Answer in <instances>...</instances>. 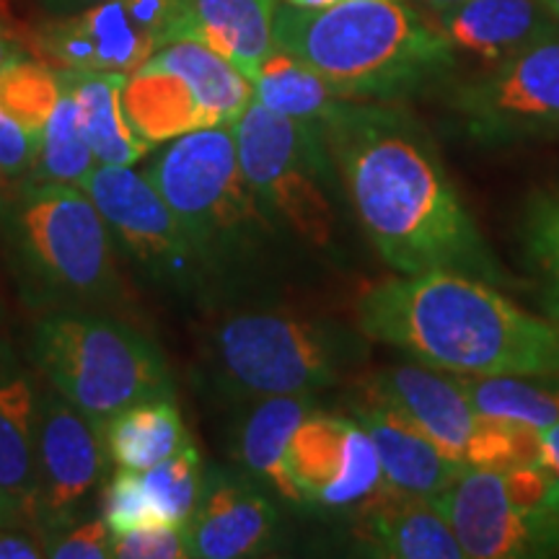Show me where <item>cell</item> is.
Returning <instances> with one entry per match:
<instances>
[{"instance_id": "6da1fadb", "label": "cell", "mask_w": 559, "mask_h": 559, "mask_svg": "<svg viewBox=\"0 0 559 559\" xmlns=\"http://www.w3.org/2000/svg\"><path fill=\"white\" fill-rule=\"evenodd\" d=\"M321 130L355 221L396 275L453 270L508 283L415 115L386 102L345 99Z\"/></svg>"}, {"instance_id": "7a4b0ae2", "label": "cell", "mask_w": 559, "mask_h": 559, "mask_svg": "<svg viewBox=\"0 0 559 559\" xmlns=\"http://www.w3.org/2000/svg\"><path fill=\"white\" fill-rule=\"evenodd\" d=\"M370 342L459 376L559 373V324L521 309L495 283L453 270L396 275L355 306Z\"/></svg>"}, {"instance_id": "3957f363", "label": "cell", "mask_w": 559, "mask_h": 559, "mask_svg": "<svg viewBox=\"0 0 559 559\" xmlns=\"http://www.w3.org/2000/svg\"><path fill=\"white\" fill-rule=\"evenodd\" d=\"M272 41L353 102L394 104L456 68L451 45L412 0H342L317 11L277 5Z\"/></svg>"}, {"instance_id": "277c9868", "label": "cell", "mask_w": 559, "mask_h": 559, "mask_svg": "<svg viewBox=\"0 0 559 559\" xmlns=\"http://www.w3.org/2000/svg\"><path fill=\"white\" fill-rule=\"evenodd\" d=\"M0 249L34 311L104 309L120 298L115 236L81 187L0 185Z\"/></svg>"}, {"instance_id": "5b68a950", "label": "cell", "mask_w": 559, "mask_h": 559, "mask_svg": "<svg viewBox=\"0 0 559 559\" xmlns=\"http://www.w3.org/2000/svg\"><path fill=\"white\" fill-rule=\"evenodd\" d=\"M143 174L177 215L205 283L247 277L283 239L243 177L230 128L169 140Z\"/></svg>"}, {"instance_id": "8992f818", "label": "cell", "mask_w": 559, "mask_h": 559, "mask_svg": "<svg viewBox=\"0 0 559 559\" xmlns=\"http://www.w3.org/2000/svg\"><path fill=\"white\" fill-rule=\"evenodd\" d=\"M29 358L41 379L102 430L132 404L174 396L156 342L104 309L45 311L32 330Z\"/></svg>"}, {"instance_id": "52a82bcc", "label": "cell", "mask_w": 559, "mask_h": 559, "mask_svg": "<svg viewBox=\"0 0 559 559\" xmlns=\"http://www.w3.org/2000/svg\"><path fill=\"white\" fill-rule=\"evenodd\" d=\"M368 360V337L332 319L296 311H241L210 340L215 379L239 400L317 394Z\"/></svg>"}, {"instance_id": "ba28073f", "label": "cell", "mask_w": 559, "mask_h": 559, "mask_svg": "<svg viewBox=\"0 0 559 559\" xmlns=\"http://www.w3.org/2000/svg\"><path fill=\"white\" fill-rule=\"evenodd\" d=\"M230 132L243 177L280 234L330 249L337 239L334 164L321 124L290 120L251 99Z\"/></svg>"}, {"instance_id": "9c48e42d", "label": "cell", "mask_w": 559, "mask_h": 559, "mask_svg": "<svg viewBox=\"0 0 559 559\" xmlns=\"http://www.w3.org/2000/svg\"><path fill=\"white\" fill-rule=\"evenodd\" d=\"M254 99V83L234 62L194 39H177L124 75L122 109L151 145L198 130L230 128Z\"/></svg>"}, {"instance_id": "30bf717a", "label": "cell", "mask_w": 559, "mask_h": 559, "mask_svg": "<svg viewBox=\"0 0 559 559\" xmlns=\"http://www.w3.org/2000/svg\"><path fill=\"white\" fill-rule=\"evenodd\" d=\"M449 107L479 145L559 138V32L456 83Z\"/></svg>"}, {"instance_id": "8fae6325", "label": "cell", "mask_w": 559, "mask_h": 559, "mask_svg": "<svg viewBox=\"0 0 559 559\" xmlns=\"http://www.w3.org/2000/svg\"><path fill=\"white\" fill-rule=\"evenodd\" d=\"M288 474L300 508L334 519H358L389 492L366 428L353 415L319 407L293 432Z\"/></svg>"}, {"instance_id": "7c38bea8", "label": "cell", "mask_w": 559, "mask_h": 559, "mask_svg": "<svg viewBox=\"0 0 559 559\" xmlns=\"http://www.w3.org/2000/svg\"><path fill=\"white\" fill-rule=\"evenodd\" d=\"M81 190L99 207L117 249L153 283L177 293H190L205 283L177 215L143 171L99 164L83 179Z\"/></svg>"}, {"instance_id": "4fadbf2b", "label": "cell", "mask_w": 559, "mask_h": 559, "mask_svg": "<svg viewBox=\"0 0 559 559\" xmlns=\"http://www.w3.org/2000/svg\"><path fill=\"white\" fill-rule=\"evenodd\" d=\"M179 0H102L58 16L37 47L55 68L130 75L171 41Z\"/></svg>"}, {"instance_id": "5bb4252c", "label": "cell", "mask_w": 559, "mask_h": 559, "mask_svg": "<svg viewBox=\"0 0 559 559\" xmlns=\"http://www.w3.org/2000/svg\"><path fill=\"white\" fill-rule=\"evenodd\" d=\"M41 536L70 526L107 474L109 451L104 430L66 400L50 383H41L34 423Z\"/></svg>"}, {"instance_id": "9a60e30c", "label": "cell", "mask_w": 559, "mask_h": 559, "mask_svg": "<svg viewBox=\"0 0 559 559\" xmlns=\"http://www.w3.org/2000/svg\"><path fill=\"white\" fill-rule=\"evenodd\" d=\"M469 559L559 555V519L528 513L508 498L502 474L466 466L436 498Z\"/></svg>"}, {"instance_id": "2e32d148", "label": "cell", "mask_w": 559, "mask_h": 559, "mask_svg": "<svg viewBox=\"0 0 559 559\" xmlns=\"http://www.w3.org/2000/svg\"><path fill=\"white\" fill-rule=\"evenodd\" d=\"M362 386L404 412L445 456L469 466L485 415L474 409L459 373L407 360L376 370Z\"/></svg>"}, {"instance_id": "e0dca14e", "label": "cell", "mask_w": 559, "mask_h": 559, "mask_svg": "<svg viewBox=\"0 0 559 559\" xmlns=\"http://www.w3.org/2000/svg\"><path fill=\"white\" fill-rule=\"evenodd\" d=\"M280 515L270 492L221 466H205L200 502L187 523V542L198 559L264 555L275 542Z\"/></svg>"}, {"instance_id": "ac0fdd59", "label": "cell", "mask_w": 559, "mask_h": 559, "mask_svg": "<svg viewBox=\"0 0 559 559\" xmlns=\"http://www.w3.org/2000/svg\"><path fill=\"white\" fill-rule=\"evenodd\" d=\"M39 383L0 340V523L24 526L41 536L34 423ZM45 542V536H41Z\"/></svg>"}, {"instance_id": "d6986e66", "label": "cell", "mask_w": 559, "mask_h": 559, "mask_svg": "<svg viewBox=\"0 0 559 559\" xmlns=\"http://www.w3.org/2000/svg\"><path fill=\"white\" fill-rule=\"evenodd\" d=\"M349 415L373 440L389 492L436 500L461 469H466L445 456L404 412L366 386H360V394L349 402Z\"/></svg>"}, {"instance_id": "ffe728a7", "label": "cell", "mask_w": 559, "mask_h": 559, "mask_svg": "<svg viewBox=\"0 0 559 559\" xmlns=\"http://www.w3.org/2000/svg\"><path fill=\"white\" fill-rule=\"evenodd\" d=\"M436 16L453 55H466L487 68L559 32V19L544 0H464Z\"/></svg>"}, {"instance_id": "44dd1931", "label": "cell", "mask_w": 559, "mask_h": 559, "mask_svg": "<svg viewBox=\"0 0 559 559\" xmlns=\"http://www.w3.org/2000/svg\"><path fill=\"white\" fill-rule=\"evenodd\" d=\"M60 99V73L29 55L0 68V185L29 179L41 132Z\"/></svg>"}, {"instance_id": "7402d4cb", "label": "cell", "mask_w": 559, "mask_h": 559, "mask_svg": "<svg viewBox=\"0 0 559 559\" xmlns=\"http://www.w3.org/2000/svg\"><path fill=\"white\" fill-rule=\"evenodd\" d=\"M277 0H179L171 41L194 39L254 79L275 41Z\"/></svg>"}, {"instance_id": "603a6c76", "label": "cell", "mask_w": 559, "mask_h": 559, "mask_svg": "<svg viewBox=\"0 0 559 559\" xmlns=\"http://www.w3.org/2000/svg\"><path fill=\"white\" fill-rule=\"evenodd\" d=\"M313 407V394L260 396L249 400L234 430V459L239 461L241 472L296 508H300V500L288 474V445Z\"/></svg>"}, {"instance_id": "cb8c5ba5", "label": "cell", "mask_w": 559, "mask_h": 559, "mask_svg": "<svg viewBox=\"0 0 559 559\" xmlns=\"http://www.w3.org/2000/svg\"><path fill=\"white\" fill-rule=\"evenodd\" d=\"M355 521L370 555L389 559H464L436 500L386 492Z\"/></svg>"}, {"instance_id": "d4e9b609", "label": "cell", "mask_w": 559, "mask_h": 559, "mask_svg": "<svg viewBox=\"0 0 559 559\" xmlns=\"http://www.w3.org/2000/svg\"><path fill=\"white\" fill-rule=\"evenodd\" d=\"M62 86L70 91L79 111V122L91 151L104 166H135L148 158L156 145L132 130L122 109L124 75L81 73L58 68Z\"/></svg>"}, {"instance_id": "484cf974", "label": "cell", "mask_w": 559, "mask_h": 559, "mask_svg": "<svg viewBox=\"0 0 559 559\" xmlns=\"http://www.w3.org/2000/svg\"><path fill=\"white\" fill-rule=\"evenodd\" d=\"M109 459L117 469L145 472L192 445L174 396L138 402L104 425Z\"/></svg>"}, {"instance_id": "4316f807", "label": "cell", "mask_w": 559, "mask_h": 559, "mask_svg": "<svg viewBox=\"0 0 559 559\" xmlns=\"http://www.w3.org/2000/svg\"><path fill=\"white\" fill-rule=\"evenodd\" d=\"M251 83L262 107L298 122L324 124L345 102L317 70L280 47H272Z\"/></svg>"}, {"instance_id": "83f0119b", "label": "cell", "mask_w": 559, "mask_h": 559, "mask_svg": "<svg viewBox=\"0 0 559 559\" xmlns=\"http://www.w3.org/2000/svg\"><path fill=\"white\" fill-rule=\"evenodd\" d=\"M461 383L479 415L534 430L559 423V373L461 376Z\"/></svg>"}, {"instance_id": "f1b7e54d", "label": "cell", "mask_w": 559, "mask_h": 559, "mask_svg": "<svg viewBox=\"0 0 559 559\" xmlns=\"http://www.w3.org/2000/svg\"><path fill=\"white\" fill-rule=\"evenodd\" d=\"M96 166H99V160H96L86 135H83L73 96L60 81V99L45 124V132H41L29 179L81 187L83 179Z\"/></svg>"}, {"instance_id": "f546056e", "label": "cell", "mask_w": 559, "mask_h": 559, "mask_svg": "<svg viewBox=\"0 0 559 559\" xmlns=\"http://www.w3.org/2000/svg\"><path fill=\"white\" fill-rule=\"evenodd\" d=\"M519 239L523 262L539 285L542 306L559 324V190H544L528 200Z\"/></svg>"}, {"instance_id": "4dcf8cb0", "label": "cell", "mask_w": 559, "mask_h": 559, "mask_svg": "<svg viewBox=\"0 0 559 559\" xmlns=\"http://www.w3.org/2000/svg\"><path fill=\"white\" fill-rule=\"evenodd\" d=\"M140 479L160 526H187L200 502L205 464H202L200 451L187 445L177 456L140 472Z\"/></svg>"}, {"instance_id": "1f68e13d", "label": "cell", "mask_w": 559, "mask_h": 559, "mask_svg": "<svg viewBox=\"0 0 559 559\" xmlns=\"http://www.w3.org/2000/svg\"><path fill=\"white\" fill-rule=\"evenodd\" d=\"M102 515L111 534L160 526L151 508L143 479H140V472L132 469H117L115 477H111L102 495Z\"/></svg>"}, {"instance_id": "d6a6232c", "label": "cell", "mask_w": 559, "mask_h": 559, "mask_svg": "<svg viewBox=\"0 0 559 559\" xmlns=\"http://www.w3.org/2000/svg\"><path fill=\"white\" fill-rule=\"evenodd\" d=\"M117 559H192L185 526H153L111 534Z\"/></svg>"}, {"instance_id": "836d02e7", "label": "cell", "mask_w": 559, "mask_h": 559, "mask_svg": "<svg viewBox=\"0 0 559 559\" xmlns=\"http://www.w3.org/2000/svg\"><path fill=\"white\" fill-rule=\"evenodd\" d=\"M45 557L52 559H109L111 528L104 515L75 521L45 539Z\"/></svg>"}, {"instance_id": "e575fe53", "label": "cell", "mask_w": 559, "mask_h": 559, "mask_svg": "<svg viewBox=\"0 0 559 559\" xmlns=\"http://www.w3.org/2000/svg\"><path fill=\"white\" fill-rule=\"evenodd\" d=\"M45 557V542L39 534L13 526V523H0V559H37Z\"/></svg>"}, {"instance_id": "d590c367", "label": "cell", "mask_w": 559, "mask_h": 559, "mask_svg": "<svg viewBox=\"0 0 559 559\" xmlns=\"http://www.w3.org/2000/svg\"><path fill=\"white\" fill-rule=\"evenodd\" d=\"M539 440H542V464L547 466L559 481V423L539 430Z\"/></svg>"}, {"instance_id": "8d00e7d4", "label": "cell", "mask_w": 559, "mask_h": 559, "mask_svg": "<svg viewBox=\"0 0 559 559\" xmlns=\"http://www.w3.org/2000/svg\"><path fill=\"white\" fill-rule=\"evenodd\" d=\"M24 50H21V45L16 39L11 37V32L5 29L3 21H0V68H5L9 62H13L16 58H24Z\"/></svg>"}, {"instance_id": "74e56055", "label": "cell", "mask_w": 559, "mask_h": 559, "mask_svg": "<svg viewBox=\"0 0 559 559\" xmlns=\"http://www.w3.org/2000/svg\"><path fill=\"white\" fill-rule=\"evenodd\" d=\"M96 3H102V0H45L47 9H50L52 13H58V16H68V13L83 11V9H88V5H96Z\"/></svg>"}, {"instance_id": "f35d334b", "label": "cell", "mask_w": 559, "mask_h": 559, "mask_svg": "<svg viewBox=\"0 0 559 559\" xmlns=\"http://www.w3.org/2000/svg\"><path fill=\"white\" fill-rule=\"evenodd\" d=\"M342 0H285V5H293V9H330V5H337Z\"/></svg>"}, {"instance_id": "ab89813d", "label": "cell", "mask_w": 559, "mask_h": 559, "mask_svg": "<svg viewBox=\"0 0 559 559\" xmlns=\"http://www.w3.org/2000/svg\"><path fill=\"white\" fill-rule=\"evenodd\" d=\"M412 3H419V5H423V9H428V11H436V13H440V11L451 9V5H459V3H464V0H412Z\"/></svg>"}, {"instance_id": "60d3db41", "label": "cell", "mask_w": 559, "mask_h": 559, "mask_svg": "<svg viewBox=\"0 0 559 559\" xmlns=\"http://www.w3.org/2000/svg\"><path fill=\"white\" fill-rule=\"evenodd\" d=\"M544 3H547L549 9H551V13H555V16L559 19V0H544Z\"/></svg>"}]
</instances>
